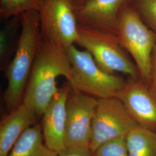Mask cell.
<instances>
[{
	"instance_id": "obj_1",
	"label": "cell",
	"mask_w": 156,
	"mask_h": 156,
	"mask_svg": "<svg viewBox=\"0 0 156 156\" xmlns=\"http://www.w3.org/2000/svg\"><path fill=\"white\" fill-rule=\"evenodd\" d=\"M71 65L67 49L42 41L34 62L23 98L26 105L37 115L42 116L59 88L56 79L71 76Z\"/></svg>"
},
{
	"instance_id": "obj_2",
	"label": "cell",
	"mask_w": 156,
	"mask_h": 156,
	"mask_svg": "<svg viewBox=\"0 0 156 156\" xmlns=\"http://www.w3.org/2000/svg\"><path fill=\"white\" fill-rule=\"evenodd\" d=\"M20 19V33L16 48L5 69L8 84L4 100L9 112L22 102L34 62L42 42L38 11L26 12Z\"/></svg>"
},
{
	"instance_id": "obj_3",
	"label": "cell",
	"mask_w": 156,
	"mask_h": 156,
	"mask_svg": "<svg viewBox=\"0 0 156 156\" xmlns=\"http://www.w3.org/2000/svg\"><path fill=\"white\" fill-rule=\"evenodd\" d=\"M67 52L72 71L67 82L71 89L98 99L117 98L127 80L102 70L87 50H79L73 45Z\"/></svg>"
},
{
	"instance_id": "obj_4",
	"label": "cell",
	"mask_w": 156,
	"mask_h": 156,
	"mask_svg": "<svg viewBox=\"0 0 156 156\" xmlns=\"http://www.w3.org/2000/svg\"><path fill=\"white\" fill-rule=\"evenodd\" d=\"M75 45L87 50L97 65L106 73H122L128 78H140L136 66L117 36L79 24Z\"/></svg>"
},
{
	"instance_id": "obj_5",
	"label": "cell",
	"mask_w": 156,
	"mask_h": 156,
	"mask_svg": "<svg viewBox=\"0 0 156 156\" xmlns=\"http://www.w3.org/2000/svg\"><path fill=\"white\" fill-rule=\"evenodd\" d=\"M116 36L120 44L133 58L140 79L147 84L156 35L131 4L125 6L120 13Z\"/></svg>"
},
{
	"instance_id": "obj_6",
	"label": "cell",
	"mask_w": 156,
	"mask_h": 156,
	"mask_svg": "<svg viewBox=\"0 0 156 156\" xmlns=\"http://www.w3.org/2000/svg\"><path fill=\"white\" fill-rule=\"evenodd\" d=\"M80 0H43L39 9L42 41L68 49L78 36Z\"/></svg>"
},
{
	"instance_id": "obj_7",
	"label": "cell",
	"mask_w": 156,
	"mask_h": 156,
	"mask_svg": "<svg viewBox=\"0 0 156 156\" xmlns=\"http://www.w3.org/2000/svg\"><path fill=\"white\" fill-rule=\"evenodd\" d=\"M136 126L118 98H99L92 120L90 149L93 152L105 142L126 137Z\"/></svg>"
},
{
	"instance_id": "obj_8",
	"label": "cell",
	"mask_w": 156,
	"mask_h": 156,
	"mask_svg": "<svg viewBox=\"0 0 156 156\" xmlns=\"http://www.w3.org/2000/svg\"><path fill=\"white\" fill-rule=\"evenodd\" d=\"M98 98L71 89L66 106V147L90 148Z\"/></svg>"
},
{
	"instance_id": "obj_9",
	"label": "cell",
	"mask_w": 156,
	"mask_h": 156,
	"mask_svg": "<svg viewBox=\"0 0 156 156\" xmlns=\"http://www.w3.org/2000/svg\"><path fill=\"white\" fill-rule=\"evenodd\" d=\"M117 98L138 126L156 131V99L140 78H128Z\"/></svg>"
},
{
	"instance_id": "obj_10",
	"label": "cell",
	"mask_w": 156,
	"mask_h": 156,
	"mask_svg": "<svg viewBox=\"0 0 156 156\" xmlns=\"http://www.w3.org/2000/svg\"><path fill=\"white\" fill-rule=\"evenodd\" d=\"M133 1L80 0L78 11L79 23L116 36L120 13Z\"/></svg>"
},
{
	"instance_id": "obj_11",
	"label": "cell",
	"mask_w": 156,
	"mask_h": 156,
	"mask_svg": "<svg viewBox=\"0 0 156 156\" xmlns=\"http://www.w3.org/2000/svg\"><path fill=\"white\" fill-rule=\"evenodd\" d=\"M70 90L68 82L60 87L42 115L45 144L58 153L66 148V106Z\"/></svg>"
},
{
	"instance_id": "obj_12",
	"label": "cell",
	"mask_w": 156,
	"mask_h": 156,
	"mask_svg": "<svg viewBox=\"0 0 156 156\" xmlns=\"http://www.w3.org/2000/svg\"><path fill=\"white\" fill-rule=\"evenodd\" d=\"M37 117L22 102L2 120L0 126V156H8L17 140Z\"/></svg>"
},
{
	"instance_id": "obj_13",
	"label": "cell",
	"mask_w": 156,
	"mask_h": 156,
	"mask_svg": "<svg viewBox=\"0 0 156 156\" xmlns=\"http://www.w3.org/2000/svg\"><path fill=\"white\" fill-rule=\"evenodd\" d=\"M44 141L42 129L36 125L27 128L20 136L8 156H58Z\"/></svg>"
},
{
	"instance_id": "obj_14",
	"label": "cell",
	"mask_w": 156,
	"mask_h": 156,
	"mask_svg": "<svg viewBox=\"0 0 156 156\" xmlns=\"http://www.w3.org/2000/svg\"><path fill=\"white\" fill-rule=\"evenodd\" d=\"M129 156H156V131L140 126L135 127L126 137Z\"/></svg>"
},
{
	"instance_id": "obj_15",
	"label": "cell",
	"mask_w": 156,
	"mask_h": 156,
	"mask_svg": "<svg viewBox=\"0 0 156 156\" xmlns=\"http://www.w3.org/2000/svg\"><path fill=\"white\" fill-rule=\"evenodd\" d=\"M20 27L19 16L11 18L0 33V58L1 67L6 66V62L11 55L15 53L19 37L17 38V31Z\"/></svg>"
},
{
	"instance_id": "obj_16",
	"label": "cell",
	"mask_w": 156,
	"mask_h": 156,
	"mask_svg": "<svg viewBox=\"0 0 156 156\" xmlns=\"http://www.w3.org/2000/svg\"><path fill=\"white\" fill-rule=\"evenodd\" d=\"M42 2L43 0H0V15L6 20L27 12L39 11Z\"/></svg>"
},
{
	"instance_id": "obj_17",
	"label": "cell",
	"mask_w": 156,
	"mask_h": 156,
	"mask_svg": "<svg viewBox=\"0 0 156 156\" xmlns=\"http://www.w3.org/2000/svg\"><path fill=\"white\" fill-rule=\"evenodd\" d=\"M131 5L156 35V0H133Z\"/></svg>"
},
{
	"instance_id": "obj_18",
	"label": "cell",
	"mask_w": 156,
	"mask_h": 156,
	"mask_svg": "<svg viewBox=\"0 0 156 156\" xmlns=\"http://www.w3.org/2000/svg\"><path fill=\"white\" fill-rule=\"evenodd\" d=\"M126 137H121L105 142L93 151V155L94 156H129Z\"/></svg>"
},
{
	"instance_id": "obj_19",
	"label": "cell",
	"mask_w": 156,
	"mask_h": 156,
	"mask_svg": "<svg viewBox=\"0 0 156 156\" xmlns=\"http://www.w3.org/2000/svg\"><path fill=\"white\" fill-rule=\"evenodd\" d=\"M147 86L156 99V44L151 55L149 79Z\"/></svg>"
},
{
	"instance_id": "obj_20",
	"label": "cell",
	"mask_w": 156,
	"mask_h": 156,
	"mask_svg": "<svg viewBox=\"0 0 156 156\" xmlns=\"http://www.w3.org/2000/svg\"><path fill=\"white\" fill-rule=\"evenodd\" d=\"M58 154V156H94L88 147H66Z\"/></svg>"
},
{
	"instance_id": "obj_21",
	"label": "cell",
	"mask_w": 156,
	"mask_h": 156,
	"mask_svg": "<svg viewBox=\"0 0 156 156\" xmlns=\"http://www.w3.org/2000/svg\"><path fill=\"white\" fill-rule=\"evenodd\" d=\"M80 1H83V0H80Z\"/></svg>"
}]
</instances>
